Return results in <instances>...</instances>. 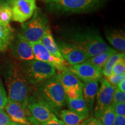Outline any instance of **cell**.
I'll return each instance as SVG.
<instances>
[{
	"label": "cell",
	"instance_id": "obj_6",
	"mask_svg": "<svg viewBox=\"0 0 125 125\" xmlns=\"http://www.w3.org/2000/svg\"><path fill=\"white\" fill-rule=\"evenodd\" d=\"M21 68L31 85H37L53 76L56 70L46 62L37 60L21 62Z\"/></svg>",
	"mask_w": 125,
	"mask_h": 125
},
{
	"label": "cell",
	"instance_id": "obj_18",
	"mask_svg": "<svg viewBox=\"0 0 125 125\" xmlns=\"http://www.w3.org/2000/svg\"><path fill=\"white\" fill-rule=\"evenodd\" d=\"M105 36L107 40L115 49L125 52V34L121 30L108 29L105 31Z\"/></svg>",
	"mask_w": 125,
	"mask_h": 125
},
{
	"label": "cell",
	"instance_id": "obj_28",
	"mask_svg": "<svg viewBox=\"0 0 125 125\" xmlns=\"http://www.w3.org/2000/svg\"><path fill=\"white\" fill-rule=\"evenodd\" d=\"M112 103H125V92L121 91L115 87Z\"/></svg>",
	"mask_w": 125,
	"mask_h": 125
},
{
	"label": "cell",
	"instance_id": "obj_4",
	"mask_svg": "<svg viewBox=\"0 0 125 125\" xmlns=\"http://www.w3.org/2000/svg\"><path fill=\"white\" fill-rule=\"evenodd\" d=\"M103 0H48V9L57 13H82L93 10L100 5Z\"/></svg>",
	"mask_w": 125,
	"mask_h": 125
},
{
	"label": "cell",
	"instance_id": "obj_11",
	"mask_svg": "<svg viewBox=\"0 0 125 125\" xmlns=\"http://www.w3.org/2000/svg\"><path fill=\"white\" fill-rule=\"evenodd\" d=\"M13 21L23 23L32 18L37 9L36 0H18L10 4Z\"/></svg>",
	"mask_w": 125,
	"mask_h": 125
},
{
	"label": "cell",
	"instance_id": "obj_5",
	"mask_svg": "<svg viewBox=\"0 0 125 125\" xmlns=\"http://www.w3.org/2000/svg\"><path fill=\"white\" fill-rule=\"evenodd\" d=\"M49 26L46 15L36 9L32 18L21 25L19 33L30 43L37 42L40 41Z\"/></svg>",
	"mask_w": 125,
	"mask_h": 125
},
{
	"label": "cell",
	"instance_id": "obj_31",
	"mask_svg": "<svg viewBox=\"0 0 125 125\" xmlns=\"http://www.w3.org/2000/svg\"><path fill=\"white\" fill-rule=\"evenodd\" d=\"M11 122L4 109L0 110V125H8Z\"/></svg>",
	"mask_w": 125,
	"mask_h": 125
},
{
	"label": "cell",
	"instance_id": "obj_27",
	"mask_svg": "<svg viewBox=\"0 0 125 125\" xmlns=\"http://www.w3.org/2000/svg\"><path fill=\"white\" fill-rule=\"evenodd\" d=\"M8 101L7 94L3 83L0 78V110L4 109Z\"/></svg>",
	"mask_w": 125,
	"mask_h": 125
},
{
	"label": "cell",
	"instance_id": "obj_35",
	"mask_svg": "<svg viewBox=\"0 0 125 125\" xmlns=\"http://www.w3.org/2000/svg\"><path fill=\"white\" fill-rule=\"evenodd\" d=\"M117 88L119 90L123 92H125V79H123L121 82L118 83V85L116 86Z\"/></svg>",
	"mask_w": 125,
	"mask_h": 125
},
{
	"label": "cell",
	"instance_id": "obj_36",
	"mask_svg": "<svg viewBox=\"0 0 125 125\" xmlns=\"http://www.w3.org/2000/svg\"><path fill=\"white\" fill-rule=\"evenodd\" d=\"M8 2L7 0H0V8H1L2 6L5 3Z\"/></svg>",
	"mask_w": 125,
	"mask_h": 125
},
{
	"label": "cell",
	"instance_id": "obj_3",
	"mask_svg": "<svg viewBox=\"0 0 125 125\" xmlns=\"http://www.w3.org/2000/svg\"><path fill=\"white\" fill-rule=\"evenodd\" d=\"M34 96L48 104L56 113V111L66 103L64 90L58 74L37 85Z\"/></svg>",
	"mask_w": 125,
	"mask_h": 125
},
{
	"label": "cell",
	"instance_id": "obj_24",
	"mask_svg": "<svg viewBox=\"0 0 125 125\" xmlns=\"http://www.w3.org/2000/svg\"><path fill=\"white\" fill-rule=\"evenodd\" d=\"M116 116L111 104L103 111L98 119L100 120L103 125H112Z\"/></svg>",
	"mask_w": 125,
	"mask_h": 125
},
{
	"label": "cell",
	"instance_id": "obj_1",
	"mask_svg": "<svg viewBox=\"0 0 125 125\" xmlns=\"http://www.w3.org/2000/svg\"><path fill=\"white\" fill-rule=\"evenodd\" d=\"M5 81L8 99L26 107L30 93L31 85L23 72L20 63L9 62L2 68Z\"/></svg>",
	"mask_w": 125,
	"mask_h": 125
},
{
	"label": "cell",
	"instance_id": "obj_29",
	"mask_svg": "<svg viewBox=\"0 0 125 125\" xmlns=\"http://www.w3.org/2000/svg\"><path fill=\"white\" fill-rule=\"evenodd\" d=\"M125 79V74L122 75H115L111 74L108 77L106 78V79L108 81L111 85L114 86H116L119 82H121L123 79Z\"/></svg>",
	"mask_w": 125,
	"mask_h": 125
},
{
	"label": "cell",
	"instance_id": "obj_15",
	"mask_svg": "<svg viewBox=\"0 0 125 125\" xmlns=\"http://www.w3.org/2000/svg\"><path fill=\"white\" fill-rule=\"evenodd\" d=\"M61 83L65 91L75 90L79 92H82L83 83L73 74L67 68L62 71L59 72Z\"/></svg>",
	"mask_w": 125,
	"mask_h": 125
},
{
	"label": "cell",
	"instance_id": "obj_40",
	"mask_svg": "<svg viewBox=\"0 0 125 125\" xmlns=\"http://www.w3.org/2000/svg\"><path fill=\"white\" fill-rule=\"evenodd\" d=\"M48 1V0H44V1Z\"/></svg>",
	"mask_w": 125,
	"mask_h": 125
},
{
	"label": "cell",
	"instance_id": "obj_34",
	"mask_svg": "<svg viewBox=\"0 0 125 125\" xmlns=\"http://www.w3.org/2000/svg\"><path fill=\"white\" fill-rule=\"evenodd\" d=\"M112 125H125V116H116Z\"/></svg>",
	"mask_w": 125,
	"mask_h": 125
},
{
	"label": "cell",
	"instance_id": "obj_13",
	"mask_svg": "<svg viewBox=\"0 0 125 125\" xmlns=\"http://www.w3.org/2000/svg\"><path fill=\"white\" fill-rule=\"evenodd\" d=\"M31 45L35 60L46 62L52 66L59 72L62 71L67 68L66 65L57 57L52 55L40 41L31 43Z\"/></svg>",
	"mask_w": 125,
	"mask_h": 125
},
{
	"label": "cell",
	"instance_id": "obj_38",
	"mask_svg": "<svg viewBox=\"0 0 125 125\" xmlns=\"http://www.w3.org/2000/svg\"><path fill=\"white\" fill-rule=\"evenodd\" d=\"M7 1H8V2L9 4H11L12 2H14V1H18V0H7Z\"/></svg>",
	"mask_w": 125,
	"mask_h": 125
},
{
	"label": "cell",
	"instance_id": "obj_23",
	"mask_svg": "<svg viewBox=\"0 0 125 125\" xmlns=\"http://www.w3.org/2000/svg\"><path fill=\"white\" fill-rule=\"evenodd\" d=\"M125 56V52H117L112 54L108 60L107 61L105 64L102 68V74L105 78L108 77L112 74V68L115 64L119 60L121 57Z\"/></svg>",
	"mask_w": 125,
	"mask_h": 125
},
{
	"label": "cell",
	"instance_id": "obj_39",
	"mask_svg": "<svg viewBox=\"0 0 125 125\" xmlns=\"http://www.w3.org/2000/svg\"><path fill=\"white\" fill-rule=\"evenodd\" d=\"M78 125H83V121L82 122H81L79 123V124H78Z\"/></svg>",
	"mask_w": 125,
	"mask_h": 125
},
{
	"label": "cell",
	"instance_id": "obj_37",
	"mask_svg": "<svg viewBox=\"0 0 125 125\" xmlns=\"http://www.w3.org/2000/svg\"><path fill=\"white\" fill-rule=\"evenodd\" d=\"M8 125H23L19 124V123H16V122H12V121H11Z\"/></svg>",
	"mask_w": 125,
	"mask_h": 125
},
{
	"label": "cell",
	"instance_id": "obj_25",
	"mask_svg": "<svg viewBox=\"0 0 125 125\" xmlns=\"http://www.w3.org/2000/svg\"><path fill=\"white\" fill-rule=\"evenodd\" d=\"M12 19V8L8 2L5 3L0 8V23L8 25Z\"/></svg>",
	"mask_w": 125,
	"mask_h": 125
},
{
	"label": "cell",
	"instance_id": "obj_21",
	"mask_svg": "<svg viewBox=\"0 0 125 125\" xmlns=\"http://www.w3.org/2000/svg\"><path fill=\"white\" fill-rule=\"evenodd\" d=\"M117 52H118L116 50L111 48L110 49L107 51L101 53L100 54H98L97 55L93 56L92 57H90V58L88 60H87L86 62H90V63L92 64L93 65H95L96 67H98V68L102 70L103 67L105 64L106 62L108 60L109 57L112 54L116 53Z\"/></svg>",
	"mask_w": 125,
	"mask_h": 125
},
{
	"label": "cell",
	"instance_id": "obj_10",
	"mask_svg": "<svg viewBox=\"0 0 125 125\" xmlns=\"http://www.w3.org/2000/svg\"><path fill=\"white\" fill-rule=\"evenodd\" d=\"M9 48L11 51L12 55L21 62L35 59L31 43L20 33L14 35Z\"/></svg>",
	"mask_w": 125,
	"mask_h": 125
},
{
	"label": "cell",
	"instance_id": "obj_2",
	"mask_svg": "<svg viewBox=\"0 0 125 125\" xmlns=\"http://www.w3.org/2000/svg\"><path fill=\"white\" fill-rule=\"evenodd\" d=\"M65 42L83 52L89 58L111 48L97 31L90 30L75 31L68 36Z\"/></svg>",
	"mask_w": 125,
	"mask_h": 125
},
{
	"label": "cell",
	"instance_id": "obj_9",
	"mask_svg": "<svg viewBox=\"0 0 125 125\" xmlns=\"http://www.w3.org/2000/svg\"><path fill=\"white\" fill-rule=\"evenodd\" d=\"M101 85L96 95V103L94 110V117L98 119L103 111L112 103L115 87L111 85L106 78L101 79Z\"/></svg>",
	"mask_w": 125,
	"mask_h": 125
},
{
	"label": "cell",
	"instance_id": "obj_32",
	"mask_svg": "<svg viewBox=\"0 0 125 125\" xmlns=\"http://www.w3.org/2000/svg\"><path fill=\"white\" fill-rule=\"evenodd\" d=\"M83 125H103L101 122L95 117H89L83 121Z\"/></svg>",
	"mask_w": 125,
	"mask_h": 125
},
{
	"label": "cell",
	"instance_id": "obj_30",
	"mask_svg": "<svg viewBox=\"0 0 125 125\" xmlns=\"http://www.w3.org/2000/svg\"><path fill=\"white\" fill-rule=\"evenodd\" d=\"M111 105L116 116H125V103H112Z\"/></svg>",
	"mask_w": 125,
	"mask_h": 125
},
{
	"label": "cell",
	"instance_id": "obj_17",
	"mask_svg": "<svg viewBox=\"0 0 125 125\" xmlns=\"http://www.w3.org/2000/svg\"><path fill=\"white\" fill-rule=\"evenodd\" d=\"M40 42L52 55L57 57L65 65H67V62L63 59L60 51H59L58 46L56 42V41L53 38V35L49 26L46 29Z\"/></svg>",
	"mask_w": 125,
	"mask_h": 125
},
{
	"label": "cell",
	"instance_id": "obj_19",
	"mask_svg": "<svg viewBox=\"0 0 125 125\" xmlns=\"http://www.w3.org/2000/svg\"><path fill=\"white\" fill-rule=\"evenodd\" d=\"M66 103L69 110L74 112L85 119L89 117V112L84 101L83 96L76 99H70L66 97Z\"/></svg>",
	"mask_w": 125,
	"mask_h": 125
},
{
	"label": "cell",
	"instance_id": "obj_7",
	"mask_svg": "<svg viewBox=\"0 0 125 125\" xmlns=\"http://www.w3.org/2000/svg\"><path fill=\"white\" fill-rule=\"evenodd\" d=\"M26 108L31 125H40L57 118L53 109L34 95L29 97Z\"/></svg>",
	"mask_w": 125,
	"mask_h": 125
},
{
	"label": "cell",
	"instance_id": "obj_12",
	"mask_svg": "<svg viewBox=\"0 0 125 125\" xmlns=\"http://www.w3.org/2000/svg\"><path fill=\"white\" fill-rule=\"evenodd\" d=\"M56 42L63 59L70 65L82 63L89 59L86 54L73 45L60 40H56Z\"/></svg>",
	"mask_w": 125,
	"mask_h": 125
},
{
	"label": "cell",
	"instance_id": "obj_20",
	"mask_svg": "<svg viewBox=\"0 0 125 125\" xmlns=\"http://www.w3.org/2000/svg\"><path fill=\"white\" fill-rule=\"evenodd\" d=\"M13 29L8 25L0 23V52L8 49L14 37Z\"/></svg>",
	"mask_w": 125,
	"mask_h": 125
},
{
	"label": "cell",
	"instance_id": "obj_22",
	"mask_svg": "<svg viewBox=\"0 0 125 125\" xmlns=\"http://www.w3.org/2000/svg\"><path fill=\"white\" fill-rule=\"evenodd\" d=\"M61 121L65 125H78L85 119L71 111L69 109H62L59 112Z\"/></svg>",
	"mask_w": 125,
	"mask_h": 125
},
{
	"label": "cell",
	"instance_id": "obj_26",
	"mask_svg": "<svg viewBox=\"0 0 125 125\" xmlns=\"http://www.w3.org/2000/svg\"><path fill=\"white\" fill-rule=\"evenodd\" d=\"M112 74H125V56L121 57L112 68Z\"/></svg>",
	"mask_w": 125,
	"mask_h": 125
},
{
	"label": "cell",
	"instance_id": "obj_8",
	"mask_svg": "<svg viewBox=\"0 0 125 125\" xmlns=\"http://www.w3.org/2000/svg\"><path fill=\"white\" fill-rule=\"evenodd\" d=\"M67 69L84 83L99 81L102 79V70L87 62L76 65H67Z\"/></svg>",
	"mask_w": 125,
	"mask_h": 125
},
{
	"label": "cell",
	"instance_id": "obj_33",
	"mask_svg": "<svg viewBox=\"0 0 125 125\" xmlns=\"http://www.w3.org/2000/svg\"><path fill=\"white\" fill-rule=\"evenodd\" d=\"M40 125H65L61 120H59L57 118H55L50 120L46 123H42Z\"/></svg>",
	"mask_w": 125,
	"mask_h": 125
},
{
	"label": "cell",
	"instance_id": "obj_14",
	"mask_svg": "<svg viewBox=\"0 0 125 125\" xmlns=\"http://www.w3.org/2000/svg\"><path fill=\"white\" fill-rule=\"evenodd\" d=\"M4 111L12 122L23 125H31L28 120L27 108L19 103L8 99Z\"/></svg>",
	"mask_w": 125,
	"mask_h": 125
},
{
	"label": "cell",
	"instance_id": "obj_16",
	"mask_svg": "<svg viewBox=\"0 0 125 125\" xmlns=\"http://www.w3.org/2000/svg\"><path fill=\"white\" fill-rule=\"evenodd\" d=\"M99 87L98 81H93L84 83L83 85L82 96L86 104L89 114H92L94 100Z\"/></svg>",
	"mask_w": 125,
	"mask_h": 125
}]
</instances>
